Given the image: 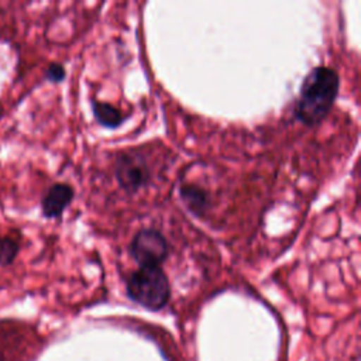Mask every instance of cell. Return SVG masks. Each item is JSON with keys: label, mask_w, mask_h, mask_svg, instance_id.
Instances as JSON below:
<instances>
[{"label": "cell", "mask_w": 361, "mask_h": 361, "mask_svg": "<svg viewBox=\"0 0 361 361\" xmlns=\"http://www.w3.org/2000/svg\"><path fill=\"white\" fill-rule=\"evenodd\" d=\"M179 195L186 207L195 216H202L206 213L209 207V195L204 189L197 185H183L179 189Z\"/></svg>", "instance_id": "6"}, {"label": "cell", "mask_w": 361, "mask_h": 361, "mask_svg": "<svg viewBox=\"0 0 361 361\" xmlns=\"http://www.w3.org/2000/svg\"><path fill=\"white\" fill-rule=\"evenodd\" d=\"M114 173L120 188L128 193H134L144 188L151 179V173L144 158L135 154L120 155L116 161Z\"/></svg>", "instance_id": "4"}, {"label": "cell", "mask_w": 361, "mask_h": 361, "mask_svg": "<svg viewBox=\"0 0 361 361\" xmlns=\"http://www.w3.org/2000/svg\"><path fill=\"white\" fill-rule=\"evenodd\" d=\"M127 295L135 303L158 310L169 299V282L161 267H140L126 283Z\"/></svg>", "instance_id": "2"}, {"label": "cell", "mask_w": 361, "mask_h": 361, "mask_svg": "<svg viewBox=\"0 0 361 361\" xmlns=\"http://www.w3.org/2000/svg\"><path fill=\"white\" fill-rule=\"evenodd\" d=\"M73 199V189L66 183H55L42 199V214L47 219L59 217Z\"/></svg>", "instance_id": "5"}, {"label": "cell", "mask_w": 361, "mask_h": 361, "mask_svg": "<svg viewBox=\"0 0 361 361\" xmlns=\"http://www.w3.org/2000/svg\"><path fill=\"white\" fill-rule=\"evenodd\" d=\"M66 72H65V68L61 65V63H51L45 72V76L48 80L51 82H62L63 78H65Z\"/></svg>", "instance_id": "9"}, {"label": "cell", "mask_w": 361, "mask_h": 361, "mask_svg": "<svg viewBox=\"0 0 361 361\" xmlns=\"http://www.w3.org/2000/svg\"><path fill=\"white\" fill-rule=\"evenodd\" d=\"M92 109L97 123L106 128H117L124 120L123 114L109 103L94 100L92 102Z\"/></svg>", "instance_id": "7"}, {"label": "cell", "mask_w": 361, "mask_h": 361, "mask_svg": "<svg viewBox=\"0 0 361 361\" xmlns=\"http://www.w3.org/2000/svg\"><path fill=\"white\" fill-rule=\"evenodd\" d=\"M340 79L334 69L313 68L303 79L295 107L296 118L305 126L319 124L330 111L338 94Z\"/></svg>", "instance_id": "1"}, {"label": "cell", "mask_w": 361, "mask_h": 361, "mask_svg": "<svg viewBox=\"0 0 361 361\" xmlns=\"http://www.w3.org/2000/svg\"><path fill=\"white\" fill-rule=\"evenodd\" d=\"M18 250V245L11 238H0V264L7 265L13 261Z\"/></svg>", "instance_id": "8"}, {"label": "cell", "mask_w": 361, "mask_h": 361, "mask_svg": "<svg viewBox=\"0 0 361 361\" xmlns=\"http://www.w3.org/2000/svg\"><path fill=\"white\" fill-rule=\"evenodd\" d=\"M130 254L140 267H159L168 255L166 238L154 228L140 230L130 244Z\"/></svg>", "instance_id": "3"}]
</instances>
